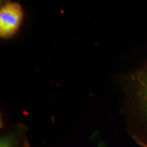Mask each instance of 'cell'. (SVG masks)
Segmentation results:
<instances>
[{
    "label": "cell",
    "instance_id": "3957f363",
    "mask_svg": "<svg viewBox=\"0 0 147 147\" xmlns=\"http://www.w3.org/2000/svg\"><path fill=\"white\" fill-rule=\"evenodd\" d=\"M25 144V128L18 126L1 138L0 147H24Z\"/></svg>",
    "mask_w": 147,
    "mask_h": 147
},
{
    "label": "cell",
    "instance_id": "6da1fadb",
    "mask_svg": "<svg viewBox=\"0 0 147 147\" xmlns=\"http://www.w3.org/2000/svg\"><path fill=\"white\" fill-rule=\"evenodd\" d=\"M129 131L140 145L147 147V63L122 78Z\"/></svg>",
    "mask_w": 147,
    "mask_h": 147
},
{
    "label": "cell",
    "instance_id": "7a4b0ae2",
    "mask_svg": "<svg viewBox=\"0 0 147 147\" xmlns=\"http://www.w3.org/2000/svg\"><path fill=\"white\" fill-rule=\"evenodd\" d=\"M24 12L18 3L7 1L0 10V36L3 39L12 38L18 32L23 23Z\"/></svg>",
    "mask_w": 147,
    "mask_h": 147
}]
</instances>
